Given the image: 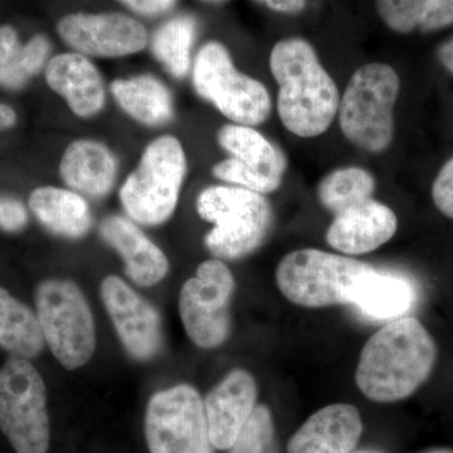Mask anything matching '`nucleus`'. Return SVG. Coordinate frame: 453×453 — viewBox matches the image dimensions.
Masks as SVG:
<instances>
[{"instance_id":"1","label":"nucleus","mask_w":453,"mask_h":453,"mask_svg":"<svg viewBox=\"0 0 453 453\" xmlns=\"http://www.w3.org/2000/svg\"><path fill=\"white\" fill-rule=\"evenodd\" d=\"M436 360L431 334L416 318L402 316L365 342L356 372L357 388L380 403L402 401L427 381Z\"/></svg>"},{"instance_id":"2","label":"nucleus","mask_w":453,"mask_h":453,"mask_svg":"<svg viewBox=\"0 0 453 453\" xmlns=\"http://www.w3.org/2000/svg\"><path fill=\"white\" fill-rule=\"evenodd\" d=\"M270 70L283 127L300 138L326 133L338 115L339 89L314 47L303 38L280 41L271 50Z\"/></svg>"},{"instance_id":"3","label":"nucleus","mask_w":453,"mask_h":453,"mask_svg":"<svg viewBox=\"0 0 453 453\" xmlns=\"http://www.w3.org/2000/svg\"><path fill=\"white\" fill-rule=\"evenodd\" d=\"M201 219L213 225L204 244L214 257L240 259L262 246L273 225L264 195L235 186L205 188L196 198Z\"/></svg>"},{"instance_id":"4","label":"nucleus","mask_w":453,"mask_h":453,"mask_svg":"<svg viewBox=\"0 0 453 453\" xmlns=\"http://www.w3.org/2000/svg\"><path fill=\"white\" fill-rule=\"evenodd\" d=\"M187 172L186 150L178 138L163 135L149 142L120 189L127 217L142 226L165 223L177 210Z\"/></svg>"},{"instance_id":"5","label":"nucleus","mask_w":453,"mask_h":453,"mask_svg":"<svg viewBox=\"0 0 453 453\" xmlns=\"http://www.w3.org/2000/svg\"><path fill=\"white\" fill-rule=\"evenodd\" d=\"M401 80L386 64L363 65L351 76L339 104L345 138L368 153L386 151L395 138V105Z\"/></svg>"},{"instance_id":"6","label":"nucleus","mask_w":453,"mask_h":453,"mask_svg":"<svg viewBox=\"0 0 453 453\" xmlns=\"http://www.w3.org/2000/svg\"><path fill=\"white\" fill-rule=\"evenodd\" d=\"M369 267L335 253L297 250L280 262L276 283L286 299L303 308L350 305L354 288Z\"/></svg>"},{"instance_id":"7","label":"nucleus","mask_w":453,"mask_h":453,"mask_svg":"<svg viewBox=\"0 0 453 453\" xmlns=\"http://www.w3.org/2000/svg\"><path fill=\"white\" fill-rule=\"evenodd\" d=\"M35 300L44 342L59 365L68 371L88 365L96 349V330L79 286L70 280H46Z\"/></svg>"},{"instance_id":"8","label":"nucleus","mask_w":453,"mask_h":453,"mask_svg":"<svg viewBox=\"0 0 453 453\" xmlns=\"http://www.w3.org/2000/svg\"><path fill=\"white\" fill-rule=\"evenodd\" d=\"M192 82L196 94L234 124L257 127L270 116L273 104L264 83L240 73L219 42H207L198 50Z\"/></svg>"},{"instance_id":"9","label":"nucleus","mask_w":453,"mask_h":453,"mask_svg":"<svg viewBox=\"0 0 453 453\" xmlns=\"http://www.w3.org/2000/svg\"><path fill=\"white\" fill-rule=\"evenodd\" d=\"M0 429L16 453H47L50 427L43 378L28 359L0 369Z\"/></svg>"},{"instance_id":"10","label":"nucleus","mask_w":453,"mask_h":453,"mask_svg":"<svg viewBox=\"0 0 453 453\" xmlns=\"http://www.w3.org/2000/svg\"><path fill=\"white\" fill-rule=\"evenodd\" d=\"M145 437L150 453H213L196 389L179 384L155 393L146 408Z\"/></svg>"},{"instance_id":"11","label":"nucleus","mask_w":453,"mask_h":453,"mask_svg":"<svg viewBox=\"0 0 453 453\" xmlns=\"http://www.w3.org/2000/svg\"><path fill=\"white\" fill-rule=\"evenodd\" d=\"M234 277L220 259L199 265L179 296V312L189 339L203 349L219 348L231 334Z\"/></svg>"},{"instance_id":"12","label":"nucleus","mask_w":453,"mask_h":453,"mask_svg":"<svg viewBox=\"0 0 453 453\" xmlns=\"http://www.w3.org/2000/svg\"><path fill=\"white\" fill-rule=\"evenodd\" d=\"M57 33L73 52L88 58L136 55L149 43L144 25L118 12L67 14L57 25Z\"/></svg>"},{"instance_id":"13","label":"nucleus","mask_w":453,"mask_h":453,"mask_svg":"<svg viewBox=\"0 0 453 453\" xmlns=\"http://www.w3.org/2000/svg\"><path fill=\"white\" fill-rule=\"evenodd\" d=\"M101 297L122 345L134 359H153L163 347L162 319L157 309L118 276L101 283Z\"/></svg>"},{"instance_id":"14","label":"nucleus","mask_w":453,"mask_h":453,"mask_svg":"<svg viewBox=\"0 0 453 453\" xmlns=\"http://www.w3.org/2000/svg\"><path fill=\"white\" fill-rule=\"evenodd\" d=\"M257 384L243 369L229 372L219 386L205 396L204 412L211 442L219 449H229L256 408Z\"/></svg>"},{"instance_id":"15","label":"nucleus","mask_w":453,"mask_h":453,"mask_svg":"<svg viewBox=\"0 0 453 453\" xmlns=\"http://www.w3.org/2000/svg\"><path fill=\"white\" fill-rule=\"evenodd\" d=\"M44 79L77 118H95L105 107L103 76L94 62L81 53L67 52L52 57L44 68Z\"/></svg>"},{"instance_id":"16","label":"nucleus","mask_w":453,"mask_h":453,"mask_svg":"<svg viewBox=\"0 0 453 453\" xmlns=\"http://www.w3.org/2000/svg\"><path fill=\"white\" fill-rule=\"evenodd\" d=\"M396 228L398 219L395 211L371 199L334 217L327 228L326 242L344 255H365L392 240Z\"/></svg>"},{"instance_id":"17","label":"nucleus","mask_w":453,"mask_h":453,"mask_svg":"<svg viewBox=\"0 0 453 453\" xmlns=\"http://www.w3.org/2000/svg\"><path fill=\"white\" fill-rule=\"evenodd\" d=\"M100 234L124 261L127 276L149 288L162 281L169 271L165 253L139 228L134 220L110 216L103 220Z\"/></svg>"},{"instance_id":"18","label":"nucleus","mask_w":453,"mask_h":453,"mask_svg":"<svg viewBox=\"0 0 453 453\" xmlns=\"http://www.w3.org/2000/svg\"><path fill=\"white\" fill-rule=\"evenodd\" d=\"M363 423L354 405H327L303 423L288 441V453H350L362 436Z\"/></svg>"},{"instance_id":"19","label":"nucleus","mask_w":453,"mask_h":453,"mask_svg":"<svg viewBox=\"0 0 453 453\" xmlns=\"http://www.w3.org/2000/svg\"><path fill=\"white\" fill-rule=\"evenodd\" d=\"M118 172V159L111 149L94 139L74 140L59 163V175L68 189L91 198L109 195Z\"/></svg>"},{"instance_id":"20","label":"nucleus","mask_w":453,"mask_h":453,"mask_svg":"<svg viewBox=\"0 0 453 453\" xmlns=\"http://www.w3.org/2000/svg\"><path fill=\"white\" fill-rule=\"evenodd\" d=\"M417 294L407 277L369 267L354 288L350 305L375 320H395L413 308Z\"/></svg>"},{"instance_id":"21","label":"nucleus","mask_w":453,"mask_h":453,"mask_svg":"<svg viewBox=\"0 0 453 453\" xmlns=\"http://www.w3.org/2000/svg\"><path fill=\"white\" fill-rule=\"evenodd\" d=\"M110 91L122 111L145 127H163L174 118L172 92L153 74L116 79Z\"/></svg>"},{"instance_id":"22","label":"nucleus","mask_w":453,"mask_h":453,"mask_svg":"<svg viewBox=\"0 0 453 453\" xmlns=\"http://www.w3.org/2000/svg\"><path fill=\"white\" fill-rule=\"evenodd\" d=\"M29 208L50 232L70 240L88 234L91 210L85 196L65 188L46 186L33 190Z\"/></svg>"},{"instance_id":"23","label":"nucleus","mask_w":453,"mask_h":453,"mask_svg":"<svg viewBox=\"0 0 453 453\" xmlns=\"http://www.w3.org/2000/svg\"><path fill=\"white\" fill-rule=\"evenodd\" d=\"M217 140L231 157L281 187L288 160L259 131L232 122L220 127Z\"/></svg>"},{"instance_id":"24","label":"nucleus","mask_w":453,"mask_h":453,"mask_svg":"<svg viewBox=\"0 0 453 453\" xmlns=\"http://www.w3.org/2000/svg\"><path fill=\"white\" fill-rule=\"evenodd\" d=\"M37 314L0 286V348L12 357L31 360L43 351Z\"/></svg>"},{"instance_id":"25","label":"nucleus","mask_w":453,"mask_h":453,"mask_svg":"<svg viewBox=\"0 0 453 453\" xmlns=\"http://www.w3.org/2000/svg\"><path fill=\"white\" fill-rule=\"evenodd\" d=\"M378 14L393 32H436L453 25V0H377Z\"/></svg>"},{"instance_id":"26","label":"nucleus","mask_w":453,"mask_h":453,"mask_svg":"<svg viewBox=\"0 0 453 453\" xmlns=\"http://www.w3.org/2000/svg\"><path fill=\"white\" fill-rule=\"evenodd\" d=\"M196 28L195 17L180 14L170 18L154 33L151 40L153 55L175 79H184L192 68Z\"/></svg>"},{"instance_id":"27","label":"nucleus","mask_w":453,"mask_h":453,"mask_svg":"<svg viewBox=\"0 0 453 453\" xmlns=\"http://www.w3.org/2000/svg\"><path fill=\"white\" fill-rule=\"evenodd\" d=\"M374 189L375 179L368 170L344 166L333 170L320 181L318 196L323 207L335 217L371 201Z\"/></svg>"},{"instance_id":"28","label":"nucleus","mask_w":453,"mask_h":453,"mask_svg":"<svg viewBox=\"0 0 453 453\" xmlns=\"http://www.w3.org/2000/svg\"><path fill=\"white\" fill-rule=\"evenodd\" d=\"M29 80L26 73V43H22L13 27L0 26V86L18 91Z\"/></svg>"},{"instance_id":"29","label":"nucleus","mask_w":453,"mask_h":453,"mask_svg":"<svg viewBox=\"0 0 453 453\" xmlns=\"http://www.w3.org/2000/svg\"><path fill=\"white\" fill-rule=\"evenodd\" d=\"M229 453H279L273 416L266 405H256Z\"/></svg>"},{"instance_id":"30","label":"nucleus","mask_w":453,"mask_h":453,"mask_svg":"<svg viewBox=\"0 0 453 453\" xmlns=\"http://www.w3.org/2000/svg\"><path fill=\"white\" fill-rule=\"evenodd\" d=\"M432 198L438 211L453 219V157L443 165L434 179Z\"/></svg>"},{"instance_id":"31","label":"nucleus","mask_w":453,"mask_h":453,"mask_svg":"<svg viewBox=\"0 0 453 453\" xmlns=\"http://www.w3.org/2000/svg\"><path fill=\"white\" fill-rule=\"evenodd\" d=\"M52 43L44 35H35L26 43V73L29 79L37 76L50 62Z\"/></svg>"},{"instance_id":"32","label":"nucleus","mask_w":453,"mask_h":453,"mask_svg":"<svg viewBox=\"0 0 453 453\" xmlns=\"http://www.w3.org/2000/svg\"><path fill=\"white\" fill-rule=\"evenodd\" d=\"M28 223V211L22 202L11 196H3L0 202V229L19 232Z\"/></svg>"},{"instance_id":"33","label":"nucleus","mask_w":453,"mask_h":453,"mask_svg":"<svg viewBox=\"0 0 453 453\" xmlns=\"http://www.w3.org/2000/svg\"><path fill=\"white\" fill-rule=\"evenodd\" d=\"M134 13L144 17H159L169 13L177 0H118Z\"/></svg>"},{"instance_id":"34","label":"nucleus","mask_w":453,"mask_h":453,"mask_svg":"<svg viewBox=\"0 0 453 453\" xmlns=\"http://www.w3.org/2000/svg\"><path fill=\"white\" fill-rule=\"evenodd\" d=\"M279 13L297 14L306 7V0H257Z\"/></svg>"},{"instance_id":"35","label":"nucleus","mask_w":453,"mask_h":453,"mask_svg":"<svg viewBox=\"0 0 453 453\" xmlns=\"http://www.w3.org/2000/svg\"><path fill=\"white\" fill-rule=\"evenodd\" d=\"M17 112L7 104H0V131L12 129L17 124Z\"/></svg>"},{"instance_id":"36","label":"nucleus","mask_w":453,"mask_h":453,"mask_svg":"<svg viewBox=\"0 0 453 453\" xmlns=\"http://www.w3.org/2000/svg\"><path fill=\"white\" fill-rule=\"evenodd\" d=\"M438 58L447 71L453 73V38L443 43L438 50Z\"/></svg>"},{"instance_id":"37","label":"nucleus","mask_w":453,"mask_h":453,"mask_svg":"<svg viewBox=\"0 0 453 453\" xmlns=\"http://www.w3.org/2000/svg\"><path fill=\"white\" fill-rule=\"evenodd\" d=\"M428 453H452V452L446 451V449H437V451H432V452H428Z\"/></svg>"},{"instance_id":"38","label":"nucleus","mask_w":453,"mask_h":453,"mask_svg":"<svg viewBox=\"0 0 453 453\" xmlns=\"http://www.w3.org/2000/svg\"><path fill=\"white\" fill-rule=\"evenodd\" d=\"M205 2L219 3V2H223V0H205Z\"/></svg>"},{"instance_id":"39","label":"nucleus","mask_w":453,"mask_h":453,"mask_svg":"<svg viewBox=\"0 0 453 453\" xmlns=\"http://www.w3.org/2000/svg\"><path fill=\"white\" fill-rule=\"evenodd\" d=\"M356 453H380V452H375V451H360Z\"/></svg>"},{"instance_id":"40","label":"nucleus","mask_w":453,"mask_h":453,"mask_svg":"<svg viewBox=\"0 0 453 453\" xmlns=\"http://www.w3.org/2000/svg\"><path fill=\"white\" fill-rule=\"evenodd\" d=\"M0 202H2V196H0Z\"/></svg>"}]
</instances>
